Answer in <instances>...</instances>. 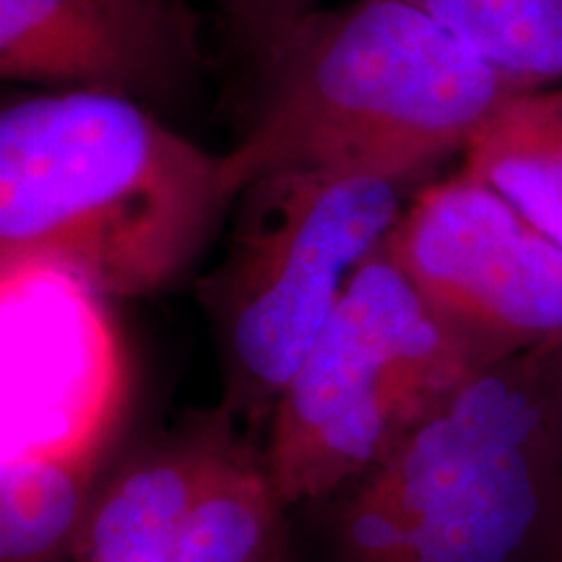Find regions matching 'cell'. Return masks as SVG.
<instances>
[{"mask_svg":"<svg viewBox=\"0 0 562 562\" xmlns=\"http://www.w3.org/2000/svg\"><path fill=\"white\" fill-rule=\"evenodd\" d=\"M463 157V170L562 248V87L510 94L480 125Z\"/></svg>","mask_w":562,"mask_h":562,"instance_id":"30bf717a","label":"cell"},{"mask_svg":"<svg viewBox=\"0 0 562 562\" xmlns=\"http://www.w3.org/2000/svg\"><path fill=\"white\" fill-rule=\"evenodd\" d=\"M243 136L222 154L232 199L266 172L339 167L419 180L463 151L516 94L487 63L406 0H355L300 19L250 68Z\"/></svg>","mask_w":562,"mask_h":562,"instance_id":"7a4b0ae2","label":"cell"},{"mask_svg":"<svg viewBox=\"0 0 562 562\" xmlns=\"http://www.w3.org/2000/svg\"><path fill=\"white\" fill-rule=\"evenodd\" d=\"M318 0H220L222 26L235 55L256 68Z\"/></svg>","mask_w":562,"mask_h":562,"instance_id":"5bb4252c","label":"cell"},{"mask_svg":"<svg viewBox=\"0 0 562 562\" xmlns=\"http://www.w3.org/2000/svg\"><path fill=\"white\" fill-rule=\"evenodd\" d=\"M188 0H0V76L172 102L203 66Z\"/></svg>","mask_w":562,"mask_h":562,"instance_id":"ba28073f","label":"cell"},{"mask_svg":"<svg viewBox=\"0 0 562 562\" xmlns=\"http://www.w3.org/2000/svg\"><path fill=\"white\" fill-rule=\"evenodd\" d=\"M484 370L385 243L281 391L261 459L284 508L328 501Z\"/></svg>","mask_w":562,"mask_h":562,"instance_id":"5b68a950","label":"cell"},{"mask_svg":"<svg viewBox=\"0 0 562 562\" xmlns=\"http://www.w3.org/2000/svg\"><path fill=\"white\" fill-rule=\"evenodd\" d=\"M284 510L261 446L240 438L195 497L175 562H271L286 550Z\"/></svg>","mask_w":562,"mask_h":562,"instance_id":"8fae6325","label":"cell"},{"mask_svg":"<svg viewBox=\"0 0 562 562\" xmlns=\"http://www.w3.org/2000/svg\"><path fill=\"white\" fill-rule=\"evenodd\" d=\"M328 501L344 562H562V422L533 351L474 372Z\"/></svg>","mask_w":562,"mask_h":562,"instance_id":"3957f363","label":"cell"},{"mask_svg":"<svg viewBox=\"0 0 562 562\" xmlns=\"http://www.w3.org/2000/svg\"><path fill=\"white\" fill-rule=\"evenodd\" d=\"M232 201L222 157L128 97L53 91L0 115V266H58L102 297L154 294Z\"/></svg>","mask_w":562,"mask_h":562,"instance_id":"6da1fadb","label":"cell"},{"mask_svg":"<svg viewBox=\"0 0 562 562\" xmlns=\"http://www.w3.org/2000/svg\"><path fill=\"white\" fill-rule=\"evenodd\" d=\"M3 461L97 467L121 417L123 351L100 292L47 263L0 266Z\"/></svg>","mask_w":562,"mask_h":562,"instance_id":"52a82bcc","label":"cell"},{"mask_svg":"<svg viewBox=\"0 0 562 562\" xmlns=\"http://www.w3.org/2000/svg\"><path fill=\"white\" fill-rule=\"evenodd\" d=\"M409 186L381 172L284 167L237 195L227 250L199 300L220 349L222 409L256 446L351 277L402 220Z\"/></svg>","mask_w":562,"mask_h":562,"instance_id":"277c9868","label":"cell"},{"mask_svg":"<svg viewBox=\"0 0 562 562\" xmlns=\"http://www.w3.org/2000/svg\"><path fill=\"white\" fill-rule=\"evenodd\" d=\"M245 438L227 412L203 414L178 435L140 448L87 513L74 562H175V550L203 484Z\"/></svg>","mask_w":562,"mask_h":562,"instance_id":"9c48e42d","label":"cell"},{"mask_svg":"<svg viewBox=\"0 0 562 562\" xmlns=\"http://www.w3.org/2000/svg\"><path fill=\"white\" fill-rule=\"evenodd\" d=\"M385 248L482 368L562 339V248L463 167L412 195Z\"/></svg>","mask_w":562,"mask_h":562,"instance_id":"8992f818","label":"cell"},{"mask_svg":"<svg viewBox=\"0 0 562 562\" xmlns=\"http://www.w3.org/2000/svg\"><path fill=\"white\" fill-rule=\"evenodd\" d=\"M516 91L562 87V0H406Z\"/></svg>","mask_w":562,"mask_h":562,"instance_id":"7c38bea8","label":"cell"},{"mask_svg":"<svg viewBox=\"0 0 562 562\" xmlns=\"http://www.w3.org/2000/svg\"><path fill=\"white\" fill-rule=\"evenodd\" d=\"M286 562H290V560H286Z\"/></svg>","mask_w":562,"mask_h":562,"instance_id":"e0dca14e","label":"cell"},{"mask_svg":"<svg viewBox=\"0 0 562 562\" xmlns=\"http://www.w3.org/2000/svg\"><path fill=\"white\" fill-rule=\"evenodd\" d=\"M97 467L26 456L0 463V562H63L94 501Z\"/></svg>","mask_w":562,"mask_h":562,"instance_id":"4fadbf2b","label":"cell"},{"mask_svg":"<svg viewBox=\"0 0 562 562\" xmlns=\"http://www.w3.org/2000/svg\"><path fill=\"white\" fill-rule=\"evenodd\" d=\"M533 360H537L539 375H542L544 389L550 393L554 409H558L562 419V339L547 347L533 351Z\"/></svg>","mask_w":562,"mask_h":562,"instance_id":"9a60e30c","label":"cell"},{"mask_svg":"<svg viewBox=\"0 0 562 562\" xmlns=\"http://www.w3.org/2000/svg\"><path fill=\"white\" fill-rule=\"evenodd\" d=\"M286 560H290V554H286V550H284V552H279L277 558H273L271 562H286Z\"/></svg>","mask_w":562,"mask_h":562,"instance_id":"2e32d148","label":"cell"}]
</instances>
